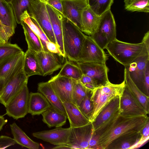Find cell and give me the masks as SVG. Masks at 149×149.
Here are the masks:
<instances>
[{
	"mask_svg": "<svg viewBox=\"0 0 149 149\" xmlns=\"http://www.w3.org/2000/svg\"><path fill=\"white\" fill-rule=\"evenodd\" d=\"M148 122V116L128 117L120 114L110 123L94 132L99 136L97 149H106L115 139L125 134L141 132Z\"/></svg>",
	"mask_w": 149,
	"mask_h": 149,
	"instance_id": "1",
	"label": "cell"
},
{
	"mask_svg": "<svg viewBox=\"0 0 149 149\" xmlns=\"http://www.w3.org/2000/svg\"><path fill=\"white\" fill-rule=\"evenodd\" d=\"M106 49L109 54L125 67L137 58L149 55V50L144 43H131L122 42L116 38L110 42Z\"/></svg>",
	"mask_w": 149,
	"mask_h": 149,
	"instance_id": "2",
	"label": "cell"
},
{
	"mask_svg": "<svg viewBox=\"0 0 149 149\" xmlns=\"http://www.w3.org/2000/svg\"><path fill=\"white\" fill-rule=\"evenodd\" d=\"M62 23L65 56L70 61L77 62L86 35L75 24L63 15Z\"/></svg>",
	"mask_w": 149,
	"mask_h": 149,
	"instance_id": "3",
	"label": "cell"
},
{
	"mask_svg": "<svg viewBox=\"0 0 149 149\" xmlns=\"http://www.w3.org/2000/svg\"><path fill=\"white\" fill-rule=\"evenodd\" d=\"M116 25L110 9L100 16L97 28L91 36L95 42L103 49L116 38Z\"/></svg>",
	"mask_w": 149,
	"mask_h": 149,
	"instance_id": "4",
	"label": "cell"
},
{
	"mask_svg": "<svg viewBox=\"0 0 149 149\" xmlns=\"http://www.w3.org/2000/svg\"><path fill=\"white\" fill-rule=\"evenodd\" d=\"M27 10L30 17L35 19L50 42L57 45L45 3L40 0H29Z\"/></svg>",
	"mask_w": 149,
	"mask_h": 149,
	"instance_id": "5",
	"label": "cell"
},
{
	"mask_svg": "<svg viewBox=\"0 0 149 149\" xmlns=\"http://www.w3.org/2000/svg\"><path fill=\"white\" fill-rule=\"evenodd\" d=\"M24 53L22 51L0 61V95L7 84L23 69Z\"/></svg>",
	"mask_w": 149,
	"mask_h": 149,
	"instance_id": "6",
	"label": "cell"
},
{
	"mask_svg": "<svg viewBox=\"0 0 149 149\" xmlns=\"http://www.w3.org/2000/svg\"><path fill=\"white\" fill-rule=\"evenodd\" d=\"M17 22L12 6L0 0V43H6L15 33Z\"/></svg>",
	"mask_w": 149,
	"mask_h": 149,
	"instance_id": "7",
	"label": "cell"
},
{
	"mask_svg": "<svg viewBox=\"0 0 149 149\" xmlns=\"http://www.w3.org/2000/svg\"><path fill=\"white\" fill-rule=\"evenodd\" d=\"M107 59L103 49L91 36L86 35L77 62L106 63Z\"/></svg>",
	"mask_w": 149,
	"mask_h": 149,
	"instance_id": "8",
	"label": "cell"
},
{
	"mask_svg": "<svg viewBox=\"0 0 149 149\" xmlns=\"http://www.w3.org/2000/svg\"><path fill=\"white\" fill-rule=\"evenodd\" d=\"M27 84L24 86L5 107L6 114L15 119L24 118L28 113L29 93Z\"/></svg>",
	"mask_w": 149,
	"mask_h": 149,
	"instance_id": "9",
	"label": "cell"
},
{
	"mask_svg": "<svg viewBox=\"0 0 149 149\" xmlns=\"http://www.w3.org/2000/svg\"><path fill=\"white\" fill-rule=\"evenodd\" d=\"M121 97L117 96L101 111L92 123L93 132H96L107 125L120 114Z\"/></svg>",
	"mask_w": 149,
	"mask_h": 149,
	"instance_id": "10",
	"label": "cell"
},
{
	"mask_svg": "<svg viewBox=\"0 0 149 149\" xmlns=\"http://www.w3.org/2000/svg\"><path fill=\"white\" fill-rule=\"evenodd\" d=\"M77 63L82 74L91 78L96 83L97 87L104 85L110 82L108 76L109 69L106 63Z\"/></svg>",
	"mask_w": 149,
	"mask_h": 149,
	"instance_id": "11",
	"label": "cell"
},
{
	"mask_svg": "<svg viewBox=\"0 0 149 149\" xmlns=\"http://www.w3.org/2000/svg\"><path fill=\"white\" fill-rule=\"evenodd\" d=\"M70 127L67 145L72 149H87L93 132L92 123L81 127Z\"/></svg>",
	"mask_w": 149,
	"mask_h": 149,
	"instance_id": "12",
	"label": "cell"
},
{
	"mask_svg": "<svg viewBox=\"0 0 149 149\" xmlns=\"http://www.w3.org/2000/svg\"><path fill=\"white\" fill-rule=\"evenodd\" d=\"M63 15L75 24L82 31L81 15L88 6L87 0H61Z\"/></svg>",
	"mask_w": 149,
	"mask_h": 149,
	"instance_id": "13",
	"label": "cell"
},
{
	"mask_svg": "<svg viewBox=\"0 0 149 149\" xmlns=\"http://www.w3.org/2000/svg\"><path fill=\"white\" fill-rule=\"evenodd\" d=\"M28 78L23 69H22L4 87L0 95V103L5 107L11 99L27 84Z\"/></svg>",
	"mask_w": 149,
	"mask_h": 149,
	"instance_id": "14",
	"label": "cell"
},
{
	"mask_svg": "<svg viewBox=\"0 0 149 149\" xmlns=\"http://www.w3.org/2000/svg\"><path fill=\"white\" fill-rule=\"evenodd\" d=\"M120 114L128 117L146 116L148 114L133 97L125 85L120 98Z\"/></svg>",
	"mask_w": 149,
	"mask_h": 149,
	"instance_id": "15",
	"label": "cell"
},
{
	"mask_svg": "<svg viewBox=\"0 0 149 149\" xmlns=\"http://www.w3.org/2000/svg\"><path fill=\"white\" fill-rule=\"evenodd\" d=\"M48 81L63 103L68 102L75 104L72 79L65 77H53Z\"/></svg>",
	"mask_w": 149,
	"mask_h": 149,
	"instance_id": "16",
	"label": "cell"
},
{
	"mask_svg": "<svg viewBox=\"0 0 149 149\" xmlns=\"http://www.w3.org/2000/svg\"><path fill=\"white\" fill-rule=\"evenodd\" d=\"M70 127H56L53 130L33 133V136L55 146L67 145Z\"/></svg>",
	"mask_w": 149,
	"mask_h": 149,
	"instance_id": "17",
	"label": "cell"
},
{
	"mask_svg": "<svg viewBox=\"0 0 149 149\" xmlns=\"http://www.w3.org/2000/svg\"><path fill=\"white\" fill-rule=\"evenodd\" d=\"M116 96L104 92L100 86L91 91V100L92 103L93 109L88 118L89 121L93 123L101 111Z\"/></svg>",
	"mask_w": 149,
	"mask_h": 149,
	"instance_id": "18",
	"label": "cell"
},
{
	"mask_svg": "<svg viewBox=\"0 0 149 149\" xmlns=\"http://www.w3.org/2000/svg\"><path fill=\"white\" fill-rule=\"evenodd\" d=\"M46 5L58 49L61 56L65 57L63 41L62 23L63 15L51 6L47 4Z\"/></svg>",
	"mask_w": 149,
	"mask_h": 149,
	"instance_id": "19",
	"label": "cell"
},
{
	"mask_svg": "<svg viewBox=\"0 0 149 149\" xmlns=\"http://www.w3.org/2000/svg\"><path fill=\"white\" fill-rule=\"evenodd\" d=\"M36 53L42 76L50 75L62 68V65L56 54L44 51L36 52Z\"/></svg>",
	"mask_w": 149,
	"mask_h": 149,
	"instance_id": "20",
	"label": "cell"
},
{
	"mask_svg": "<svg viewBox=\"0 0 149 149\" xmlns=\"http://www.w3.org/2000/svg\"><path fill=\"white\" fill-rule=\"evenodd\" d=\"M148 61L149 55L143 56L137 58L128 66L125 67L131 79L136 85H143L145 67Z\"/></svg>",
	"mask_w": 149,
	"mask_h": 149,
	"instance_id": "21",
	"label": "cell"
},
{
	"mask_svg": "<svg viewBox=\"0 0 149 149\" xmlns=\"http://www.w3.org/2000/svg\"><path fill=\"white\" fill-rule=\"evenodd\" d=\"M70 127H75L86 125L91 123L76 105L68 102L63 103Z\"/></svg>",
	"mask_w": 149,
	"mask_h": 149,
	"instance_id": "22",
	"label": "cell"
},
{
	"mask_svg": "<svg viewBox=\"0 0 149 149\" xmlns=\"http://www.w3.org/2000/svg\"><path fill=\"white\" fill-rule=\"evenodd\" d=\"M51 106L47 99L40 92L29 93L28 113L32 116L42 114Z\"/></svg>",
	"mask_w": 149,
	"mask_h": 149,
	"instance_id": "23",
	"label": "cell"
},
{
	"mask_svg": "<svg viewBox=\"0 0 149 149\" xmlns=\"http://www.w3.org/2000/svg\"><path fill=\"white\" fill-rule=\"evenodd\" d=\"M125 85L131 93L144 108L148 114L149 113V97L141 91L133 81L128 72L125 68L124 72Z\"/></svg>",
	"mask_w": 149,
	"mask_h": 149,
	"instance_id": "24",
	"label": "cell"
},
{
	"mask_svg": "<svg viewBox=\"0 0 149 149\" xmlns=\"http://www.w3.org/2000/svg\"><path fill=\"white\" fill-rule=\"evenodd\" d=\"M38 91L45 96L52 107L66 114L63 103L48 81L38 83Z\"/></svg>",
	"mask_w": 149,
	"mask_h": 149,
	"instance_id": "25",
	"label": "cell"
},
{
	"mask_svg": "<svg viewBox=\"0 0 149 149\" xmlns=\"http://www.w3.org/2000/svg\"><path fill=\"white\" fill-rule=\"evenodd\" d=\"M23 69L28 77L35 75L42 76V72L36 52L28 49L24 53Z\"/></svg>",
	"mask_w": 149,
	"mask_h": 149,
	"instance_id": "26",
	"label": "cell"
},
{
	"mask_svg": "<svg viewBox=\"0 0 149 149\" xmlns=\"http://www.w3.org/2000/svg\"><path fill=\"white\" fill-rule=\"evenodd\" d=\"M141 132L131 133L120 136L113 140L106 149H131L140 140Z\"/></svg>",
	"mask_w": 149,
	"mask_h": 149,
	"instance_id": "27",
	"label": "cell"
},
{
	"mask_svg": "<svg viewBox=\"0 0 149 149\" xmlns=\"http://www.w3.org/2000/svg\"><path fill=\"white\" fill-rule=\"evenodd\" d=\"M100 19V16L96 14L88 6L82 13V32L92 36L97 28Z\"/></svg>",
	"mask_w": 149,
	"mask_h": 149,
	"instance_id": "28",
	"label": "cell"
},
{
	"mask_svg": "<svg viewBox=\"0 0 149 149\" xmlns=\"http://www.w3.org/2000/svg\"><path fill=\"white\" fill-rule=\"evenodd\" d=\"M42 115V121L49 127H61L65 124L67 118L66 114L52 106Z\"/></svg>",
	"mask_w": 149,
	"mask_h": 149,
	"instance_id": "29",
	"label": "cell"
},
{
	"mask_svg": "<svg viewBox=\"0 0 149 149\" xmlns=\"http://www.w3.org/2000/svg\"><path fill=\"white\" fill-rule=\"evenodd\" d=\"M12 134L16 143L29 149H38V143L30 139L15 123L10 125Z\"/></svg>",
	"mask_w": 149,
	"mask_h": 149,
	"instance_id": "30",
	"label": "cell"
},
{
	"mask_svg": "<svg viewBox=\"0 0 149 149\" xmlns=\"http://www.w3.org/2000/svg\"><path fill=\"white\" fill-rule=\"evenodd\" d=\"M28 49L36 52L43 51V47L40 38L35 34L25 22L21 21Z\"/></svg>",
	"mask_w": 149,
	"mask_h": 149,
	"instance_id": "31",
	"label": "cell"
},
{
	"mask_svg": "<svg viewBox=\"0 0 149 149\" xmlns=\"http://www.w3.org/2000/svg\"><path fill=\"white\" fill-rule=\"evenodd\" d=\"M21 20L26 23L31 30L39 38L44 51H49L46 46V42L49 41L40 27L38 24L34 19L31 18L27 11L25 10L21 16Z\"/></svg>",
	"mask_w": 149,
	"mask_h": 149,
	"instance_id": "32",
	"label": "cell"
},
{
	"mask_svg": "<svg viewBox=\"0 0 149 149\" xmlns=\"http://www.w3.org/2000/svg\"><path fill=\"white\" fill-rule=\"evenodd\" d=\"M61 69L58 73L54 77H65L79 80L83 74L81 70L77 65L67 61L62 65Z\"/></svg>",
	"mask_w": 149,
	"mask_h": 149,
	"instance_id": "33",
	"label": "cell"
},
{
	"mask_svg": "<svg viewBox=\"0 0 149 149\" xmlns=\"http://www.w3.org/2000/svg\"><path fill=\"white\" fill-rule=\"evenodd\" d=\"M125 10L131 12L149 13V0H124Z\"/></svg>",
	"mask_w": 149,
	"mask_h": 149,
	"instance_id": "34",
	"label": "cell"
},
{
	"mask_svg": "<svg viewBox=\"0 0 149 149\" xmlns=\"http://www.w3.org/2000/svg\"><path fill=\"white\" fill-rule=\"evenodd\" d=\"M89 8L97 15L101 16L110 9L113 0H87Z\"/></svg>",
	"mask_w": 149,
	"mask_h": 149,
	"instance_id": "35",
	"label": "cell"
},
{
	"mask_svg": "<svg viewBox=\"0 0 149 149\" xmlns=\"http://www.w3.org/2000/svg\"><path fill=\"white\" fill-rule=\"evenodd\" d=\"M72 80L74 101L75 104L78 107L88 91L91 90L86 88L79 80Z\"/></svg>",
	"mask_w": 149,
	"mask_h": 149,
	"instance_id": "36",
	"label": "cell"
},
{
	"mask_svg": "<svg viewBox=\"0 0 149 149\" xmlns=\"http://www.w3.org/2000/svg\"><path fill=\"white\" fill-rule=\"evenodd\" d=\"M10 3L17 23L20 24L21 16L26 10H27L29 0H11Z\"/></svg>",
	"mask_w": 149,
	"mask_h": 149,
	"instance_id": "37",
	"label": "cell"
},
{
	"mask_svg": "<svg viewBox=\"0 0 149 149\" xmlns=\"http://www.w3.org/2000/svg\"><path fill=\"white\" fill-rule=\"evenodd\" d=\"M23 51L17 44L8 42L0 43V61L3 58Z\"/></svg>",
	"mask_w": 149,
	"mask_h": 149,
	"instance_id": "38",
	"label": "cell"
},
{
	"mask_svg": "<svg viewBox=\"0 0 149 149\" xmlns=\"http://www.w3.org/2000/svg\"><path fill=\"white\" fill-rule=\"evenodd\" d=\"M91 91H88L78 107L88 119L90 116L93 109L92 103L91 100Z\"/></svg>",
	"mask_w": 149,
	"mask_h": 149,
	"instance_id": "39",
	"label": "cell"
},
{
	"mask_svg": "<svg viewBox=\"0 0 149 149\" xmlns=\"http://www.w3.org/2000/svg\"><path fill=\"white\" fill-rule=\"evenodd\" d=\"M149 138V122L146 125L143 129L141 137L139 141L134 145L132 149H136L139 148L145 144Z\"/></svg>",
	"mask_w": 149,
	"mask_h": 149,
	"instance_id": "40",
	"label": "cell"
},
{
	"mask_svg": "<svg viewBox=\"0 0 149 149\" xmlns=\"http://www.w3.org/2000/svg\"><path fill=\"white\" fill-rule=\"evenodd\" d=\"M16 143L13 138L6 136H0V149L6 148Z\"/></svg>",
	"mask_w": 149,
	"mask_h": 149,
	"instance_id": "41",
	"label": "cell"
},
{
	"mask_svg": "<svg viewBox=\"0 0 149 149\" xmlns=\"http://www.w3.org/2000/svg\"><path fill=\"white\" fill-rule=\"evenodd\" d=\"M143 86L146 94H147V96H148L149 94V61L147 63L145 67Z\"/></svg>",
	"mask_w": 149,
	"mask_h": 149,
	"instance_id": "42",
	"label": "cell"
},
{
	"mask_svg": "<svg viewBox=\"0 0 149 149\" xmlns=\"http://www.w3.org/2000/svg\"><path fill=\"white\" fill-rule=\"evenodd\" d=\"M43 1L45 4L52 7L63 14V7L61 0H43Z\"/></svg>",
	"mask_w": 149,
	"mask_h": 149,
	"instance_id": "43",
	"label": "cell"
},
{
	"mask_svg": "<svg viewBox=\"0 0 149 149\" xmlns=\"http://www.w3.org/2000/svg\"><path fill=\"white\" fill-rule=\"evenodd\" d=\"M46 43L47 49L49 51L57 54L59 56H61L57 45L49 41L46 42Z\"/></svg>",
	"mask_w": 149,
	"mask_h": 149,
	"instance_id": "44",
	"label": "cell"
},
{
	"mask_svg": "<svg viewBox=\"0 0 149 149\" xmlns=\"http://www.w3.org/2000/svg\"><path fill=\"white\" fill-rule=\"evenodd\" d=\"M99 136L94 132L89 141L87 149H97Z\"/></svg>",
	"mask_w": 149,
	"mask_h": 149,
	"instance_id": "45",
	"label": "cell"
},
{
	"mask_svg": "<svg viewBox=\"0 0 149 149\" xmlns=\"http://www.w3.org/2000/svg\"><path fill=\"white\" fill-rule=\"evenodd\" d=\"M79 81L83 84L90 83L94 85L96 87H97L96 83L91 78L84 74H82Z\"/></svg>",
	"mask_w": 149,
	"mask_h": 149,
	"instance_id": "46",
	"label": "cell"
},
{
	"mask_svg": "<svg viewBox=\"0 0 149 149\" xmlns=\"http://www.w3.org/2000/svg\"><path fill=\"white\" fill-rule=\"evenodd\" d=\"M142 42L144 43L147 49L149 50V31H148L145 33Z\"/></svg>",
	"mask_w": 149,
	"mask_h": 149,
	"instance_id": "47",
	"label": "cell"
},
{
	"mask_svg": "<svg viewBox=\"0 0 149 149\" xmlns=\"http://www.w3.org/2000/svg\"><path fill=\"white\" fill-rule=\"evenodd\" d=\"M7 122V120H5L3 116L0 115V131L3 129V126Z\"/></svg>",
	"mask_w": 149,
	"mask_h": 149,
	"instance_id": "48",
	"label": "cell"
},
{
	"mask_svg": "<svg viewBox=\"0 0 149 149\" xmlns=\"http://www.w3.org/2000/svg\"><path fill=\"white\" fill-rule=\"evenodd\" d=\"M52 149H72L70 146L67 145H61L52 148Z\"/></svg>",
	"mask_w": 149,
	"mask_h": 149,
	"instance_id": "49",
	"label": "cell"
},
{
	"mask_svg": "<svg viewBox=\"0 0 149 149\" xmlns=\"http://www.w3.org/2000/svg\"><path fill=\"white\" fill-rule=\"evenodd\" d=\"M83 85L86 88L91 91L93 90L96 87L94 85L90 83H86Z\"/></svg>",
	"mask_w": 149,
	"mask_h": 149,
	"instance_id": "50",
	"label": "cell"
},
{
	"mask_svg": "<svg viewBox=\"0 0 149 149\" xmlns=\"http://www.w3.org/2000/svg\"><path fill=\"white\" fill-rule=\"evenodd\" d=\"M6 2L8 3H10L11 0H5Z\"/></svg>",
	"mask_w": 149,
	"mask_h": 149,
	"instance_id": "51",
	"label": "cell"
},
{
	"mask_svg": "<svg viewBox=\"0 0 149 149\" xmlns=\"http://www.w3.org/2000/svg\"><path fill=\"white\" fill-rule=\"evenodd\" d=\"M41 0V1H43V0Z\"/></svg>",
	"mask_w": 149,
	"mask_h": 149,
	"instance_id": "52",
	"label": "cell"
}]
</instances>
